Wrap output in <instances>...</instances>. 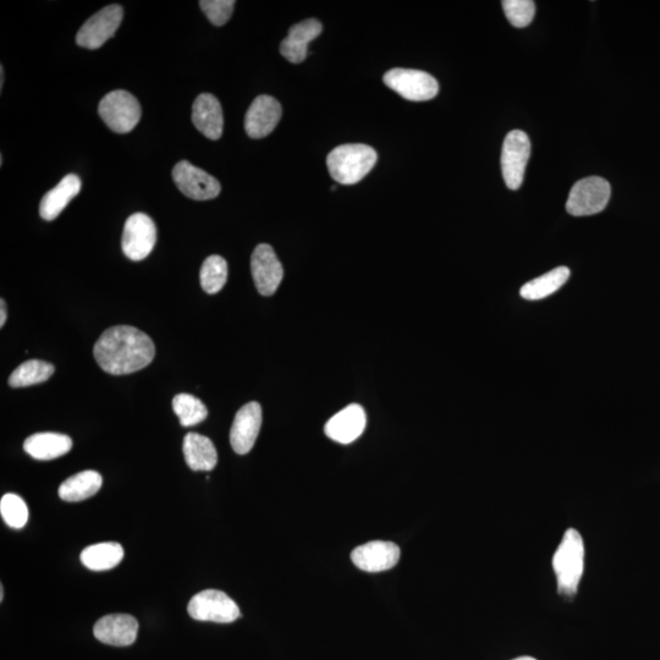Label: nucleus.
<instances>
[{
  "label": "nucleus",
  "mask_w": 660,
  "mask_h": 660,
  "mask_svg": "<svg viewBox=\"0 0 660 660\" xmlns=\"http://www.w3.org/2000/svg\"><path fill=\"white\" fill-rule=\"evenodd\" d=\"M93 355L104 372L123 376L146 368L154 359L153 341L142 330L117 326L106 330L97 340Z\"/></svg>",
  "instance_id": "obj_1"
},
{
  "label": "nucleus",
  "mask_w": 660,
  "mask_h": 660,
  "mask_svg": "<svg viewBox=\"0 0 660 660\" xmlns=\"http://www.w3.org/2000/svg\"><path fill=\"white\" fill-rule=\"evenodd\" d=\"M585 569V544L575 528L565 532L553 557V570L557 576L561 596L574 597L579 590Z\"/></svg>",
  "instance_id": "obj_2"
},
{
  "label": "nucleus",
  "mask_w": 660,
  "mask_h": 660,
  "mask_svg": "<svg viewBox=\"0 0 660 660\" xmlns=\"http://www.w3.org/2000/svg\"><path fill=\"white\" fill-rule=\"evenodd\" d=\"M377 152L371 146L354 143L335 148L328 154L327 165L330 175L343 185L360 183L377 163Z\"/></svg>",
  "instance_id": "obj_3"
},
{
  "label": "nucleus",
  "mask_w": 660,
  "mask_h": 660,
  "mask_svg": "<svg viewBox=\"0 0 660 660\" xmlns=\"http://www.w3.org/2000/svg\"><path fill=\"white\" fill-rule=\"evenodd\" d=\"M610 195L612 187L607 180L590 176L572 186L566 201V211L575 217L593 216L607 207Z\"/></svg>",
  "instance_id": "obj_4"
},
{
  "label": "nucleus",
  "mask_w": 660,
  "mask_h": 660,
  "mask_svg": "<svg viewBox=\"0 0 660 660\" xmlns=\"http://www.w3.org/2000/svg\"><path fill=\"white\" fill-rule=\"evenodd\" d=\"M98 113L110 130L128 134L141 119V106L131 93L118 90L108 93L99 103Z\"/></svg>",
  "instance_id": "obj_5"
},
{
  "label": "nucleus",
  "mask_w": 660,
  "mask_h": 660,
  "mask_svg": "<svg viewBox=\"0 0 660 660\" xmlns=\"http://www.w3.org/2000/svg\"><path fill=\"white\" fill-rule=\"evenodd\" d=\"M385 86L412 102L431 101L438 95V81L425 71L393 69L384 75Z\"/></svg>",
  "instance_id": "obj_6"
},
{
  "label": "nucleus",
  "mask_w": 660,
  "mask_h": 660,
  "mask_svg": "<svg viewBox=\"0 0 660 660\" xmlns=\"http://www.w3.org/2000/svg\"><path fill=\"white\" fill-rule=\"evenodd\" d=\"M192 619L212 621L218 624L234 623L241 616L238 604L227 594L217 590H206L197 593L187 607Z\"/></svg>",
  "instance_id": "obj_7"
},
{
  "label": "nucleus",
  "mask_w": 660,
  "mask_h": 660,
  "mask_svg": "<svg viewBox=\"0 0 660 660\" xmlns=\"http://www.w3.org/2000/svg\"><path fill=\"white\" fill-rule=\"evenodd\" d=\"M531 142L524 131L514 130L506 135L502 150V172L505 185L510 190H519L525 178Z\"/></svg>",
  "instance_id": "obj_8"
},
{
  "label": "nucleus",
  "mask_w": 660,
  "mask_h": 660,
  "mask_svg": "<svg viewBox=\"0 0 660 660\" xmlns=\"http://www.w3.org/2000/svg\"><path fill=\"white\" fill-rule=\"evenodd\" d=\"M157 241V228L145 213H135L126 220L121 247L131 261H142L150 256Z\"/></svg>",
  "instance_id": "obj_9"
},
{
  "label": "nucleus",
  "mask_w": 660,
  "mask_h": 660,
  "mask_svg": "<svg viewBox=\"0 0 660 660\" xmlns=\"http://www.w3.org/2000/svg\"><path fill=\"white\" fill-rule=\"evenodd\" d=\"M124 11L118 4L108 5L88 19L77 32L76 43L87 49H98L115 35L123 21Z\"/></svg>",
  "instance_id": "obj_10"
},
{
  "label": "nucleus",
  "mask_w": 660,
  "mask_h": 660,
  "mask_svg": "<svg viewBox=\"0 0 660 660\" xmlns=\"http://www.w3.org/2000/svg\"><path fill=\"white\" fill-rule=\"evenodd\" d=\"M173 179L178 189L195 201L213 200L222 190L216 178L187 161L175 165Z\"/></svg>",
  "instance_id": "obj_11"
},
{
  "label": "nucleus",
  "mask_w": 660,
  "mask_h": 660,
  "mask_svg": "<svg viewBox=\"0 0 660 660\" xmlns=\"http://www.w3.org/2000/svg\"><path fill=\"white\" fill-rule=\"evenodd\" d=\"M251 272L258 293L271 296L278 290L284 269L272 246L261 244L256 247L251 257Z\"/></svg>",
  "instance_id": "obj_12"
},
{
  "label": "nucleus",
  "mask_w": 660,
  "mask_h": 660,
  "mask_svg": "<svg viewBox=\"0 0 660 660\" xmlns=\"http://www.w3.org/2000/svg\"><path fill=\"white\" fill-rule=\"evenodd\" d=\"M262 426V407L256 401L241 407L230 431V444L236 454L250 453Z\"/></svg>",
  "instance_id": "obj_13"
},
{
  "label": "nucleus",
  "mask_w": 660,
  "mask_h": 660,
  "mask_svg": "<svg viewBox=\"0 0 660 660\" xmlns=\"http://www.w3.org/2000/svg\"><path fill=\"white\" fill-rule=\"evenodd\" d=\"M282 118V106L271 96H260L252 102L245 117L246 134L251 139H263L271 135Z\"/></svg>",
  "instance_id": "obj_14"
},
{
  "label": "nucleus",
  "mask_w": 660,
  "mask_h": 660,
  "mask_svg": "<svg viewBox=\"0 0 660 660\" xmlns=\"http://www.w3.org/2000/svg\"><path fill=\"white\" fill-rule=\"evenodd\" d=\"M139 623L128 614H110L99 619L93 627L98 641L109 646L126 647L136 641Z\"/></svg>",
  "instance_id": "obj_15"
},
{
  "label": "nucleus",
  "mask_w": 660,
  "mask_h": 660,
  "mask_svg": "<svg viewBox=\"0 0 660 660\" xmlns=\"http://www.w3.org/2000/svg\"><path fill=\"white\" fill-rule=\"evenodd\" d=\"M400 559V548L392 542L374 541L357 547L351 560L357 568L366 572H382L393 569Z\"/></svg>",
  "instance_id": "obj_16"
},
{
  "label": "nucleus",
  "mask_w": 660,
  "mask_h": 660,
  "mask_svg": "<svg viewBox=\"0 0 660 660\" xmlns=\"http://www.w3.org/2000/svg\"><path fill=\"white\" fill-rule=\"evenodd\" d=\"M367 425V416L363 407L357 404L346 406L327 422L324 427L329 439L340 444H350L361 437Z\"/></svg>",
  "instance_id": "obj_17"
},
{
  "label": "nucleus",
  "mask_w": 660,
  "mask_h": 660,
  "mask_svg": "<svg viewBox=\"0 0 660 660\" xmlns=\"http://www.w3.org/2000/svg\"><path fill=\"white\" fill-rule=\"evenodd\" d=\"M192 123L209 140H219L223 135V110L216 97L202 93L192 106Z\"/></svg>",
  "instance_id": "obj_18"
},
{
  "label": "nucleus",
  "mask_w": 660,
  "mask_h": 660,
  "mask_svg": "<svg viewBox=\"0 0 660 660\" xmlns=\"http://www.w3.org/2000/svg\"><path fill=\"white\" fill-rule=\"evenodd\" d=\"M322 30L321 22L316 19H308L290 27L288 37L280 44V53L290 63L304 62L308 44L321 35Z\"/></svg>",
  "instance_id": "obj_19"
},
{
  "label": "nucleus",
  "mask_w": 660,
  "mask_h": 660,
  "mask_svg": "<svg viewBox=\"0 0 660 660\" xmlns=\"http://www.w3.org/2000/svg\"><path fill=\"white\" fill-rule=\"evenodd\" d=\"M73 448V440L60 433H36L27 438L24 449L31 458L36 460H53L68 454Z\"/></svg>",
  "instance_id": "obj_20"
},
{
  "label": "nucleus",
  "mask_w": 660,
  "mask_h": 660,
  "mask_svg": "<svg viewBox=\"0 0 660 660\" xmlns=\"http://www.w3.org/2000/svg\"><path fill=\"white\" fill-rule=\"evenodd\" d=\"M81 190V180L75 174L66 175L60 183L43 196L40 206V214L44 220L58 218L69 202L73 200Z\"/></svg>",
  "instance_id": "obj_21"
},
{
  "label": "nucleus",
  "mask_w": 660,
  "mask_h": 660,
  "mask_svg": "<svg viewBox=\"0 0 660 660\" xmlns=\"http://www.w3.org/2000/svg\"><path fill=\"white\" fill-rule=\"evenodd\" d=\"M184 456L192 471H212L217 466L218 454L212 440L197 433L186 434Z\"/></svg>",
  "instance_id": "obj_22"
},
{
  "label": "nucleus",
  "mask_w": 660,
  "mask_h": 660,
  "mask_svg": "<svg viewBox=\"0 0 660 660\" xmlns=\"http://www.w3.org/2000/svg\"><path fill=\"white\" fill-rule=\"evenodd\" d=\"M103 478L98 472L87 470L71 476L60 484L59 497L64 502H82L93 497L101 489Z\"/></svg>",
  "instance_id": "obj_23"
},
{
  "label": "nucleus",
  "mask_w": 660,
  "mask_h": 660,
  "mask_svg": "<svg viewBox=\"0 0 660 660\" xmlns=\"http://www.w3.org/2000/svg\"><path fill=\"white\" fill-rule=\"evenodd\" d=\"M81 563L92 571L114 569L124 559V549L119 543L93 544L81 553Z\"/></svg>",
  "instance_id": "obj_24"
},
{
  "label": "nucleus",
  "mask_w": 660,
  "mask_h": 660,
  "mask_svg": "<svg viewBox=\"0 0 660 660\" xmlns=\"http://www.w3.org/2000/svg\"><path fill=\"white\" fill-rule=\"evenodd\" d=\"M570 269L568 267H558L553 269L542 277L531 280L520 290V294L526 300H542L557 293V291L568 282Z\"/></svg>",
  "instance_id": "obj_25"
},
{
  "label": "nucleus",
  "mask_w": 660,
  "mask_h": 660,
  "mask_svg": "<svg viewBox=\"0 0 660 660\" xmlns=\"http://www.w3.org/2000/svg\"><path fill=\"white\" fill-rule=\"evenodd\" d=\"M54 372L55 367L52 363L41 360L26 361L11 373L9 385L11 388L31 387L47 382Z\"/></svg>",
  "instance_id": "obj_26"
},
{
  "label": "nucleus",
  "mask_w": 660,
  "mask_h": 660,
  "mask_svg": "<svg viewBox=\"0 0 660 660\" xmlns=\"http://www.w3.org/2000/svg\"><path fill=\"white\" fill-rule=\"evenodd\" d=\"M173 410L179 417L181 426L192 427L206 420L208 410L205 404L196 396L190 394H178L173 399Z\"/></svg>",
  "instance_id": "obj_27"
},
{
  "label": "nucleus",
  "mask_w": 660,
  "mask_h": 660,
  "mask_svg": "<svg viewBox=\"0 0 660 660\" xmlns=\"http://www.w3.org/2000/svg\"><path fill=\"white\" fill-rule=\"evenodd\" d=\"M201 286L207 294H217L228 279V263L220 256L208 257L200 272Z\"/></svg>",
  "instance_id": "obj_28"
},
{
  "label": "nucleus",
  "mask_w": 660,
  "mask_h": 660,
  "mask_svg": "<svg viewBox=\"0 0 660 660\" xmlns=\"http://www.w3.org/2000/svg\"><path fill=\"white\" fill-rule=\"evenodd\" d=\"M0 514L7 525L13 528H22L29 520V509L19 495L5 494L0 500Z\"/></svg>",
  "instance_id": "obj_29"
},
{
  "label": "nucleus",
  "mask_w": 660,
  "mask_h": 660,
  "mask_svg": "<svg viewBox=\"0 0 660 660\" xmlns=\"http://www.w3.org/2000/svg\"><path fill=\"white\" fill-rule=\"evenodd\" d=\"M503 9L506 19L517 29L531 24L536 14V4L532 0H504Z\"/></svg>",
  "instance_id": "obj_30"
},
{
  "label": "nucleus",
  "mask_w": 660,
  "mask_h": 660,
  "mask_svg": "<svg viewBox=\"0 0 660 660\" xmlns=\"http://www.w3.org/2000/svg\"><path fill=\"white\" fill-rule=\"evenodd\" d=\"M200 7L213 25L223 26L233 15L234 0H202Z\"/></svg>",
  "instance_id": "obj_31"
},
{
  "label": "nucleus",
  "mask_w": 660,
  "mask_h": 660,
  "mask_svg": "<svg viewBox=\"0 0 660 660\" xmlns=\"http://www.w3.org/2000/svg\"><path fill=\"white\" fill-rule=\"evenodd\" d=\"M5 322H7V305H5V301L2 299L0 301V327H4Z\"/></svg>",
  "instance_id": "obj_32"
},
{
  "label": "nucleus",
  "mask_w": 660,
  "mask_h": 660,
  "mask_svg": "<svg viewBox=\"0 0 660 660\" xmlns=\"http://www.w3.org/2000/svg\"><path fill=\"white\" fill-rule=\"evenodd\" d=\"M0 70H2V75H0V77H2V81H0V87L3 88V86H4V69H3V66H2V68H0Z\"/></svg>",
  "instance_id": "obj_33"
},
{
  "label": "nucleus",
  "mask_w": 660,
  "mask_h": 660,
  "mask_svg": "<svg viewBox=\"0 0 660 660\" xmlns=\"http://www.w3.org/2000/svg\"><path fill=\"white\" fill-rule=\"evenodd\" d=\"M513 660H537V659L532 658V657H519V658H516V659H513Z\"/></svg>",
  "instance_id": "obj_34"
},
{
  "label": "nucleus",
  "mask_w": 660,
  "mask_h": 660,
  "mask_svg": "<svg viewBox=\"0 0 660 660\" xmlns=\"http://www.w3.org/2000/svg\"><path fill=\"white\" fill-rule=\"evenodd\" d=\"M3 599H4V588L2 586L0 587V601H3Z\"/></svg>",
  "instance_id": "obj_35"
}]
</instances>
